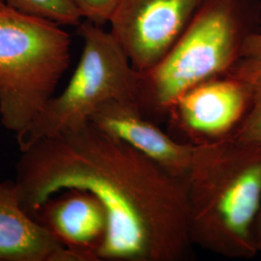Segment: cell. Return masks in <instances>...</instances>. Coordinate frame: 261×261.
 <instances>
[{
  "mask_svg": "<svg viewBox=\"0 0 261 261\" xmlns=\"http://www.w3.org/2000/svg\"><path fill=\"white\" fill-rule=\"evenodd\" d=\"M15 184L33 217L68 189L92 193L109 218L100 261H181L192 252L186 186L92 122L40 139L21 151Z\"/></svg>",
  "mask_w": 261,
  "mask_h": 261,
  "instance_id": "6da1fadb",
  "label": "cell"
},
{
  "mask_svg": "<svg viewBox=\"0 0 261 261\" xmlns=\"http://www.w3.org/2000/svg\"><path fill=\"white\" fill-rule=\"evenodd\" d=\"M185 186L194 245L228 258L258 253L254 228L261 206V142L228 138L196 145Z\"/></svg>",
  "mask_w": 261,
  "mask_h": 261,
  "instance_id": "7a4b0ae2",
  "label": "cell"
},
{
  "mask_svg": "<svg viewBox=\"0 0 261 261\" xmlns=\"http://www.w3.org/2000/svg\"><path fill=\"white\" fill-rule=\"evenodd\" d=\"M260 32L261 0H205L166 57L140 73V110L156 123L166 121L181 94L228 74L247 41Z\"/></svg>",
  "mask_w": 261,
  "mask_h": 261,
  "instance_id": "3957f363",
  "label": "cell"
},
{
  "mask_svg": "<svg viewBox=\"0 0 261 261\" xmlns=\"http://www.w3.org/2000/svg\"><path fill=\"white\" fill-rule=\"evenodd\" d=\"M71 60V36L56 23L0 9V119L17 136L55 96Z\"/></svg>",
  "mask_w": 261,
  "mask_h": 261,
  "instance_id": "277c9868",
  "label": "cell"
},
{
  "mask_svg": "<svg viewBox=\"0 0 261 261\" xmlns=\"http://www.w3.org/2000/svg\"><path fill=\"white\" fill-rule=\"evenodd\" d=\"M79 27L84 40L80 62L65 89L54 96L28 128L17 136L20 151L40 139L88 121L107 102L139 105L140 73L133 67L111 31L89 20Z\"/></svg>",
  "mask_w": 261,
  "mask_h": 261,
  "instance_id": "5b68a950",
  "label": "cell"
},
{
  "mask_svg": "<svg viewBox=\"0 0 261 261\" xmlns=\"http://www.w3.org/2000/svg\"><path fill=\"white\" fill-rule=\"evenodd\" d=\"M251 105V90L240 76L228 74L204 81L181 94L168 111V133L191 145L231 138Z\"/></svg>",
  "mask_w": 261,
  "mask_h": 261,
  "instance_id": "8992f818",
  "label": "cell"
},
{
  "mask_svg": "<svg viewBox=\"0 0 261 261\" xmlns=\"http://www.w3.org/2000/svg\"><path fill=\"white\" fill-rule=\"evenodd\" d=\"M205 0H119L111 33L144 73L158 65L183 35Z\"/></svg>",
  "mask_w": 261,
  "mask_h": 261,
  "instance_id": "52a82bcc",
  "label": "cell"
},
{
  "mask_svg": "<svg viewBox=\"0 0 261 261\" xmlns=\"http://www.w3.org/2000/svg\"><path fill=\"white\" fill-rule=\"evenodd\" d=\"M89 121L185 181L195 146L178 141L164 132L138 103L107 102L92 113Z\"/></svg>",
  "mask_w": 261,
  "mask_h": 261,
  "instance_id": "ba28073f",
  "label": "cell"
},
{
  "mask_svg": "<svg viewBox=\"0 0 261 261\" xmlns=\"http://www.w3.org/2000/svg\"><path fill=\"white\" fill-rule=\"evenodd\" d=\"M48 197L33 217L64 247L85 261H100L99 251L109 227L107 211L99 198L82 189H68Z\"/></svg>",
  "mask_w": 261,
  "mask_h": 261,
  "instance_id": "9c48e42d",
  "label": "cell"
},
{
  "mask_svg": "<svg viewBox=\"0 0 261 261\" xmlns=\"http://www.w3.org/2000/svg\"><path fill=\"white\" fill-rule=\"evenodd\" d=\"M64 246L20 204L14 181H0V261H55Z\"/></svg>",
  "mask_w": 261,
  "mask_h": 261,
  "instance_id": "30bf717a",
  "label": "cell"
},
{
  "mask_svg": "<svg viewBox=\"0 0 261 261\" xmlns=\"http://www.w3.org/2000/svg\"><path fill=\"white\" fill-rule=\"evenodd\" d=\"M230 72L243 79L251 90L249 111L231 138L247 142H261V62L241 58Z\"/></svg>",
  "mask_w": 261,
  "mask_h": 261,
  "instance_id": "8fae6325",
  "label": "cell"
},
{
  "mask_svg": "<svg viewBox=\"0 0 261 261\" xmlns=\"http://www.w3.org/2000/svg\"><path fill=\"white\" fill-rule=\"evenodd\" d=\"M21 13L48 19L59 25H80L84 18L73 0H4Z\"/></svg>",
  "mask_w": 261,
  "mask_h": 261,
  "instance_id": "7c38bea8",
  "label": "cell"
},
{
  "mask_svg": "<svg viewBox=\"0 0 261 261\" xmlns=\"http://www.w3.org/2000/svg\"><path fill=\"white\" fill-rule=\"evenodd\" d=\"M83 17L98 25L110 22L119 0H73Z\"/></svg>",
  "mask_w": 261,
  "mask_h": 261,
  "instance_id": "4fadbf2b",
  "label": "cell"
},
{
  "mask_svg": "<svg viewBox=\"0 0 261 261\" xmlns=\"http://www.w3.org/2000/svg\"><path fill=\"white\" fill-rule=\"evenodd\" d=\"M242 58H250L261 62V32L254 34L247 41Z\"/></svg>",
  "mask_w": 261,
  "mask_h": 261,
  "instance_id": "5bb4252c",
  "label": "cell"
},
{
  "mask_svg": "<svg viewBox=\"0 0 261 261\" xmlns=\"http://www.w3.org/2000/svg\"><path fill=\"white\" fill-rule=\"evenodd\" d=\"M254 238H255V245H256L257 252H261V206L258 215H257L256 223H255Z\"/></svg>",
  "mask_w": 261,
  "mask_h": 261,
  "instance_id": "9a60e30c",
  "label": "cell"
},
{
  "mask_svg": "<svg viewBox=\"0 0 261 261\" xmlns=\"http://www.w3.org/2000/svg\"><path fill=\"white\" fill-rule=\"evenodd\" d=\"M5 6H7L6 3H5V1H4V0H0V9H1V8H4Z\"/></svg>",
  "mask_w": 261,
  "mask_h": 261,
  "instance_id": "2e32d148",
  "label": "cell"
}]
</instances>
